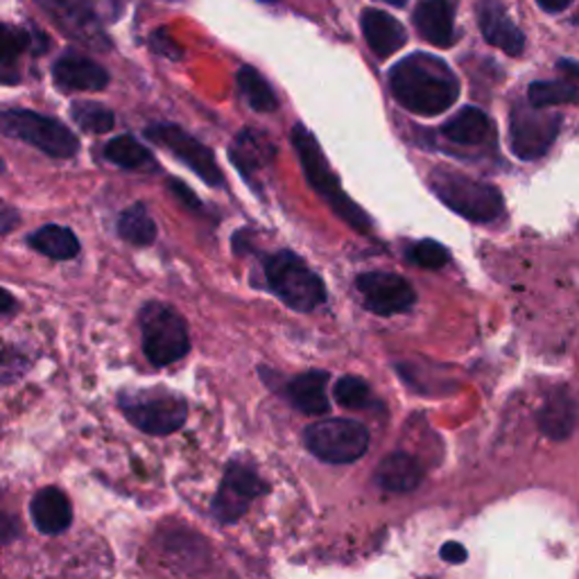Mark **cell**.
<instances>
[{
    "instance_id": "6da1fadb",
    "label": "cell",
    "mask_w": 579,
    "mask_h": 579,
    "mask_svg": "<svg viewBox=\"0 0 579 579\" xmlns=\"http://www.w3.org/2000/svg\"><path fill=\"white\" fill-rule=\"evenodd\" d=\"M389 89L396 102L419 116H440L459 95L451 66L428 53H415L389 70Z\"/></svg>"
},
{
    "instance_id": "7a4b0ae2",
    "label": "cell",
    "mask_w": 579,
    "mask_h": 579,
    "mask_svg": "<svg viewBox=\"0 0 579 579\" xmlns=\"http://www.w3.org/2000/svg\"><path fill=\"white\" fill-rule=\"evenodd\" d=\"M293 145H295V152L302 161L304 174L310 181V186L317 191V195L329 204L342 220L355 229L362 236H370L372 234V220L370 215L362 211L340 186V179L338 174L331 170L329 161H326L317 138L299 123L293 129Z\"/></svg>"
},
{
    "instance_id": "3957f363",
    "label": "cell",
    "mask_w": 579,
    "mask_h": 579,
    "mask_svg": "<svg viewBox=\"0 0 579 579\" xmlns=\"http://www.w3.org/2000/svg\"><path fill=\"white\" fill-rule=\"evenodd\" d=\"M263 270L268 287L287 308L310 313L326 302L323 281L290 249L265 257Z\"/></svg>"
},
{
    "instance_id": "277c9868",
    "label": "cell",
    "mask_w": 579,
    "mask_h": 579,
    "mask_svg": "<svg viewBox=\"0 0 579 579\" xmlns=\"http://www.w3.org/2000/svg\"><path fill=\"white\" fill-rule=\"evenodd\" d=\"M430 189L449 208L470 223L487 225L498 220L504 211L498 189L485 181L470 179L453 170H434L430 174Z\"/></svg>"
},
{
    "instance_id": "5b68a950",
    "label": "cell",
    "mask_w": 579,
    "mask_h": 579,
    "mask_svg": "<svg viewBox=\"0 0 579 579\" xmlns=\"http://www.w3.org/2000/svg\"><path fill=\"white\" fill-rule=\"evenodd\" d=\"M118 406L132 425L148 434H157V438H166V434L184 428L189 419L186 398L161 387L123 391L118 396Z\"/></svg>"
},
{
    "instance_id": "8992f818",
    "label": "cell",
    "mask_w": 579,
    "mask_h": 579,
    "mask_svg": "<svg viewBox=\"0 0 579 579\" xmlns=\"http://www.w3.org/2000/svg\"><path fill=\"white\" fill-rule=\"evenodd\" d=\"M143 351L155 367H170L191 351L189 326L174 308L161 302L145 304L140 315Z\"/></svg>"
},
{
    "instance_id": "52a82bcc",
    "label": "cell",
    "mask_w": 579,
    "mask_h": 579,
    "mask_svg": "<svg viewBox=\"0 0 579 579\" xmlns=\"http://www.w3.org/2000/svg\"><path fill=\"white\" fill-rule=\"evenodd\" d=\"M0 134L23 140L53 159H70L80 150V140L64 123L27 109L0 112Z\"/></svg>"
},
{
    "instance_id": "ba28073f",
    "label": "cell",
    "mask_w": 579,
    "mask_h": 579,
    "mask_svg": "<svg viewBox=\"0 0 579 579\" xmlns=\"http://www.w3.org/2000/svg\"><path fill=\"white\" fill-rule=\"evenodd\" d=\"M308 451L329 464H351L370 449V430L353 419H323L306 428Z\"/></svg>"
},
{
    "instance_id": "9c48e42d",
    "label": "cell",
    "mask_w": 579,
    "mask_h": 579,
    "mask_svg": "<svg viewBox=\"0 0 579 579\" xmlns=\"http://www.w3.org/2000/svg\"><path fill=\"white\" fill-rule=\"evenodd\" d=\"M561 127V116L546 112L543 106L516 104L510 118V140L512 150L523 161L541 159L548 155Z\"/></svg>"
},
{
    "instance_id": "30bf717a",
    "label": "cell",
    "mask_w": 579,
    "mask_h": 579,
    "mask_svg": "<svg viewBox=\"0 0 579 579\" xmlns=\"http://www.w3.org/2000/svg\"><path fill=\"white\" fill-rule=\"evenodd\" d=\"M268 493V485L263 478L245 462H229L225 468V478L220 483V489L213 496L211 502V514L215 521H220L223 525H234L240 521L249 504Z\"/></svg>"
},
{
    "instance_id": "8fae6325",
    "label": "cell",
    "mask_w": 579,
    "mask_h": 579,
    "mask_svg": "<svg viewBox=\"0 0 579 579\" xmlns=\"http://www.w3.org/2000/svg\"><path fill=\"white\" fill-rule=\"evenodd\" d=\"M145 136L161 145L163 150H168L172 157H177L181 163L189 166L202 181H206L208 186L220 189L225 174L215 161V155L206 148L202 140L191 136L189 132L181 129L179 125L170 123H157L145 129Z\"/></svg>"
},
{
    "instance_id": "7c38bea8",
    "label": "cell",
    "mask_w": 579,
    "mask_h": 579,
    "mask_svg": "<svg viewBox=\"0 0 579 579\" xmlns=\"http://www.w3.org/2000/svg\"><path fill=\"white\" fill-rule=\"evenodd\" d=\"M46 16L68 36L93 50H106L109 36L104 34L91 0H36Z\"/></svg>"
},
{
    "instance_id": "4fadbf2b",
    "label": "cell",
    "mask_w": 579,
    "mask_h": 579,
    "mask_svg": "<svg viewBox=\"0 0 579 579\" xmlns=\"http://www.w3.org/2000/svg\"><path fill=\"white\" fill-rule=\"evenodd\" d=\"M355 285L365 306L383 317L406 313L417 299L412 285L391 272H367L357 276Z\"/></svg>"
},
{
    "instance_id": "5bb4252c",
    "label": "cell",
    "mask_w": 579,
    "mask_h": 579,
    "mask_svg": "<svg viewBox=\"0 0 579 579\" xmlns=\"http://www.w3.org/2000/svg\"><path fill=\"white\" fill-rule=\"evenodd\" d=\"M478 21L483 36L491 46L512 57H519L523 53L525 36L498 0H480Z\"/></svg>"
},
{
    "instance_id": "9a60e30c",
    "label": "cell",
    "mask_w": 579,
    "mask_h": 579,
    "mask_svg": "<svg viewBox=\"0 0 579 579\" xmlns=\"http://www.w3.org/2000/svg\"><path fill=\"white\" fill-rule=\"evenodd\" d=\"M53 80L61 91H102L109 84V72L84 55L68 53L55 61Z\"/></svg>"
},
{
    "instance_id": "2e32d148",
    "label": "cell",
    "mask_w": 579,
    "mask_h": 579,
    "mask_svg": "<svg viewBox=\"0 0 579 579\" xmlns=\"http://www.w3.org/2000/svg\"><path fill=\"white\" fill-rule=\"evenodd\" d=\"M412 23L432 46L449 48L455 42V12L449 0H421L412 14Z\"/></svg>"
},
{
    "instance_id": "e0dca14e",
    "label": "cell",
    "mask_w": 579,
    "mask_h": 579,
    "mask_svg": "<svg viewBox=\"0 0 579 579\" xmlns=\"http://www.w3.org/2000/svg\"><path fill=\"white\" fill-rule=\"evenodd\" d=\"M276 157V148L274 143L257 132V129H242L234 145L229 150V159L231 163L236 166V170L247 179V181H253V177H257V172H261L265 166H270Z\"/></svg>"
},
{
    "instance_id": "ac0fdd59",
    "label": "cell",
    "mask_w": 579,
    "mask_h": 579,
    "mask_svg": "<svg viewBox=\"0 0 579 579\" xmlns=\"http://www.w3.org/2000/svg\"><path fill=\"white\" fill-rule=\"evenodd\" d=\"M360 23H362V34H365L370 50L381 59L391 57L408 42L406 27L383 10H367L365 14H362Z\"/></svg>"
},
{
    "instance_id": "d6986e66",
    "label": "cell",
    "mask_w": 579,
    "mask_h": 579,
    "mask_svg": "<svg viewBox=\"0 0 579 579\" xmlns=\"http://www.w3.org/2000/svg\"><path fill=\"white\" fill-rule=\"evenodd\" d=\"M32 521L42 534L55 536L68 530L72 521V507L68 496L57 487H44L34 493L30 502Z\"/></svg>"
},
{
    "instance_id": "ffe728a7",
    "label": "cell",
    "mask_w": 579,
    "mask_h": 579,
    "mask_svg": "<svg viewBox=\"0 0 579 579\" xmlns=\"http://www.w3.org/2000/svg\"><path fill=\"white\" fill-rule=\"evenodd\" d=\"M331 376L326 372H306L295 376L287 383L285 394L299 412L310 417H321L331 410V401L326 396V385H329Z\"/></svg>"
},
{
    "instance_id": "44dd1931",
    "label": "cell",
    "mask_w": 579,
    "mask_h": 579,
    "mask_svg": "<svg viewBox=\"0 0 579 579\" xmlns=\"http://www.w3.org/2000/svg\"><path fill=\"white\" fill-rule=\"evenodd\" d=\"M421 478L419 462L408 453L387 455L376 470V483L387 491H412L421 485Z\"/></svg>"
},
{
    "instance_id": "7402d4cb",
    "label": "cell",
    "mask_w": 579,
    "mask_h": 579,
    "mask_svg": "<svg viewBox=\"0 0 579 579\" xmlns=\"http://www.w3.org/2000/svg\"><path fill=\"white\" fill-rule=\"evenodd\" d=\"M104 159L112 161L125 170H136V172H152L157 170V159L155 155L145 148L140 140H136L129 134L116 136L104 145Z\"/></svg>"
},
{
    "instance_id": "603a6c76",
    "label": "cell",
    "mask_w": 579,
    "mask_h": 579,
    "mask_svg": "<svg viewBox=\"0 0 579 579\" xmlns=\"http://www.w3.org/2000/svg\"><path fill=\"white\" fill-rule=\"evenodd\" d=\"M27 245L53 261H72L80 253L78 236L68 227H59V225L36 229L27 238Z\"/></svg>"
},
{
    "instance_id": "cb8c5ba5",
    "label": "cell",
    "mask_w": 579,
    "mask_h": 579,
    "mask_svg": "<svg viewBox=\"0 0 579 579\" xmlns=\"http://www.w3.org/2000/svg\"><path fill=\"white\" fill-rule=\"evenodd\" d=\"M489 118L483 109L464 106L444 127L442 134L457 145H480L489 136Z\"/></svg>"
},
{
    "instance_id": "d4e9b609",
    "label": "cell",
    "mask_w": 579,
    "mask_h": 579,
    "mask_svg": "<svg viewBox=\"0 0 579 579\" xmlns=\"http://www.w3.org/2000/svg\"><path fill=\"white\" fill-rule=\"evenodd\" d=\"M575 423H577V406H575L572 398L566 396L564 391L550 396L546 408L541 410V417H538L541 430L553 440L568 438L575 428Z\"/></svg>"
},
{
    "instance_id": "484cf974",
    "label": "cell",
    "mask_w": 579,
    "mask_h": 579,
    "mask_svg": "<svg viewBox=\"0 0 579 579\" xmlns=\"http://www.w3.org/2000/svg\"><path fill=\"white\" fill-rule=\"evenodd\" d=\"M238 87H240L242 98L247 100V104L253 109V112H261V114L276 112L279 100H276L270 82L253 66H242L238 70Z\"/></svg>"
},
{
    "instance_id": "4316f807",
    "label": "cell",
    "mask_w": 579,
    "mask_h": 579,
    "mask_svg": "<svg viewBox=\"0 0 579 579\" xmlns=\"http://www.w3.org/2000/svg\"><path fill=\"white\" fill-rule=\"evenodd\" d=\"M118 236L136 247H148L157 240V223L143 204L125 208L118 217Z\"/></svg>"
},
{
    "instance_id": "83f0119b",
    "label": "cell",
    "mask_w": 579,
    "mask_h": 579,
    "mask_svg": "<svg viewBox=\"0 0 579 579\" xmlns=\"http://www.w3.org/2000/svg\"><path fill=\"white\" fill-rule=\"evenodd\" d=\"M70 118L89 134H106V132H112L116 125V116L112 109H106L100 102H89V100L72 102Z\"/></svg>"
},
{
    "instance_id": "f1b7e54d",
    "label": "cell",
    "mask_w": 579,
    "mask_h": 579,
    "mask_svg": "<svg viewBox=\"0 0 579 579\" xmlns=\"http://www.w3.org/2000/svg\"><path fill=\"white\" fill-rule=\"evenodd\" d=\"M530 104L534 106H559V104H575L579 102V89L570 82L550 80V82H534L527 91Z\"/></svg>"
},
{
    "instance_id": "f546056e",
    "label": "cell",
    "mask_w": 579,
    "mask_h": 579,
    "mask_svg": "<svg viewBox=\"0 0 579 579\" xmlns=\"http://www.w3.org/2000/svg\"><path fill=\"white\" fill-rule=\"evenodd\" d=\"M336 401L347 410H367L374 404L372 387L357 376H342L336 383Z\"/></svg>"
},
{
    "instance_id": "4dcf8cb0",
    "label": "cell",
    "mask_w": 579,
    "mask_h": 579,
    "mask_svg": "<svg viewBox=\"0 0 579 579\" xmlns=\"http://www.w3.org/2000/svg\"><path fill=\"white\" fill-rule=\"evenodd\" d=\"M32 36L27 30L0 23V66H14V61L30 50Z\"/></svg>"
},
{
    "instance_id": "1f68e13d",
    "label": "cell",
    "mask_w": 579,
    "mask_h": 579,
    "mask_svg": "<svg viewBox=\"0 0 579 579\" xmlns=\"http://www.w3.org/2000/svg\"><path fill=\"white\" fill-rule=\"evenodd\" d=\"M410 261L423 270H440L449 263V251L434 240H421L410 247Z\"/></svg>"
},
{
    "instance_id": "d6a6232c",
    "label": "cell",
    "mask_w": 579,
    "mask_h": 579,
    "mask_svg": "<svg viewBox=\"0 0 579 579\" xmlns=\"http://www.w3.org/2000/svg\"><path fill=\"white\" fill-rule=\"evenodd\" d=\"M27 370V357L16 347H0V383H14Z\"/></svg>"
},
{
    "instance_id": "836d02e7",
    "label": "cell",
    "mask_w": 579,
    "mask_h": 579,
    "mask_svg": "<svg viewBox=\"0 0 579 579\" xmlns=\"http://www.w3.org/2000/svg\"><path fill=\"white\" fill-rule=\"evenodd\" d=\"M150 42H152V48H155L159 55H163V57H170V59H179V57H181V50H179V46L174 44V39H172V36H170L166 30H159V32H155Z\"/></svg>"
},
{
    "instance_id": "e575fe53",
    "label": "cell",
    "mask_w": 579,
    "mask_h": 579,
    "mask_svg": "<svg viewBox=\"0 0 579 579\" xmlns=\"http://www.w3.org/2000/svg\"><path fill=\"white\" fill-rule=\"evenodd\" d=\"M168 189H170L181 202H184L186 206H191V208H200V200H197V195H195L186 184H181L179 179H170Z\"/></svg>"
},
{
    "instance_id": "d590c367",
    "label": "cell",
    "mask_w": 579,
    "mask_h": 579,
    "mask_svg": "<svg viewBox=\"0 0 579 579\" xmlns=\"http://www.w3.org/2000/svg\"><path fill=\"white\" fill-rule=\"evenodd\" d=\"M19 227V213L10 204L0 202V234H10Z\"/></svg>"
},
{
    "instance_id": "8d00e7d4",
    "label": "cell",
    "mask_w": 579,
    "mask_h": 579,
    "mask_svg": "<svg viewBox=\"0 0 579 579\" xmlns=\"http://www.w3.org/2000/svg\"><path fill=\"white\" fill-rule=\"evenodd\" d=\"M19 536V525L8 514H0V546L12 543Z\"/></svg>"
},
{
    "instance_id": "74e56055",
    "label": "cell",
    "mask_w": 579,
    "mask_h": 579,
    "mask_svg": "<svg viewBox=\"0 0 579 579\" xmlns=\"http://www.w3.org/2000/svg\"><path fill=\"white\" fill-rule=\"evenodd\" d=\"M440 555L449 564H464L466 561V550L459 546V543H455V541L444 543V548H442Z\"/></svg>"
},
{
    "instance_id": "f35d334b",
    "label": "cell",
    "mask_w": 579,
    "mask_h": 579,
    "mask_svg": "<svg viewBox=\"0 0 579 579\" xmlns=\"http://www.w3.org/2000/svg\"><path fill=\"white\" fill-rule=\"evenodd\" d=\"M16 310V299L8 293L5 287H0V317L12 315Z\"/></svg>"
},
{
    "instance_id": "ab89813d",
    "label": "cell",
    "mask_w": 579,
    "mask_h": 579,
    "mask_svg": "<svg viewBox=\"0 0 579 579\" xmlns=\"http://www.w3.org/2000/svg\"><path fill=\"white\" fill-rule=\"evenodd\" d=\"M536 3L546 12L555 14V12H564L572 3V0H536Z\"/></svg>"
},
{
    "instance_id": "60d3db41",
    "label": "cell",
    "mask_w": 579,
    "mask_h": 579,
    "mask_svg": "<svg viewBox=\"0 0 579 579\" xmlns=\"http://www.w3.org/2000/svg\"><path fill=\"white\" fill-rule=\"evenodd\" d=\"M0 82H3V84H16L19 82V72L12 70V66H0Z\"/></svg>"
},
{
    "instance_id": "b9f144b4",
    "label": "cell",
    "mask_w": 579,
    "mask_h": 579,
    "mask_svg": "<svg viewBox=\"0 0 579 579\" xmlns=\"http://www.w3.org/2000/svg\"><path fill=\"white\" fill-rule=\"evenodd\" d=\"M557 68L564 70V72H568L570 78H579V64H575V61H566V59H564V61L557 64Z\"/></svg>"
},
{
    "instance_id": "7bdbcfd3",
    "label": "cell",
    "mask_w": 579,
    "mask_h": 579,
    "mask_svg": "<svg viewBox=\"0 0 579 579\" xmlns=\"http://www.w3.org/2000/svg\"><path fill=\"white\" fill-rule=\"evenodd\" d=\"M383 3H389V5H406L408 0H383Z\"/></svg>"
},
{
    "instance_id": "ee69618b",
    "label": "cell",
    "mask_w": 579,
    "mask_h": 579,
    "mask_svg": "<svg viewBox=\"0 0 579 579\" xmlns=\"http://www.w3.org/2000/svg\"><path fill=\"white\" fill-rule=\"evenodd\" d=\"M5 170V166H3V161H0V172H3Z\"/></svg>"
},
{
    "instance_id": "f6af8a7d",
    "label": "cell",
    "mask_w": 579,
    "mask_h": 579,
    "mask_svg": "<svg viewBox=\"0 0 579 579\" xmlns=\"http://www.w3.org/2000/svg\"><path fill=\"white\" fill-rule=\"evenodd\" d=\"M263 3H276V0H263Z\"/></svg>"
}]
</instances>
